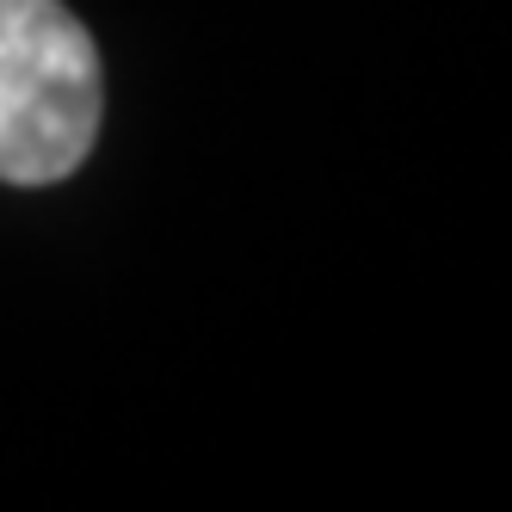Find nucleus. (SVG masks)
Masks as SVG:
<instances>
[{"mask_svg":"<svg viewBox=\"0 0 512 512\" xmlns=\"http://www.w3.org/2000/svg\"><path fill=\"white\" fill-rule=\"evenodd\" d=\"M105 75L62 0H0V179L56 186L99 136Z\"/></svg>","mask_w":512,"mask_h":512,"instance_id":"nucleus-1","label":"nucleus"}]
</instances>
